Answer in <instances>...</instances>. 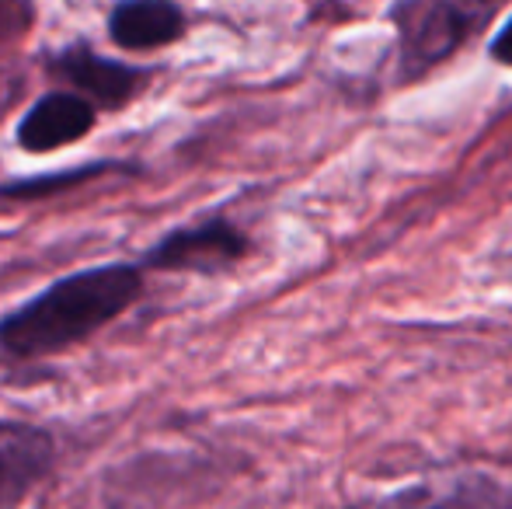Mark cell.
I'll list each match as a JSON object with an SVG mask.
<instances>
[{
    "mask_svg": "<svg viewBox=\"0 0 512 509\" xmlns=\"http://www.w3.org/2000/svg\"><path fill=\"white\" fill-rule=\"evenodd\" d=\"M143 297V269L133 262L91 265L49 283L0 321V349L18 360L56 356L81 346Z\"/></svg>",
    "mask_w": 512,
    "mask_h": 509,
    "instance_id": "6da1fadb",
    "label": "cell"
},
{
    "mask_svg": "<svg viewBox=\"0 0 512 509\" xmlns=\"http://www.w3.org/2000/svg\"><path fill=\"white\" fill-rule=\"evenodd\" d=\"M46 70L56 81L70 84V91L84 95L88 102H95L105 112L126 109L133 98H140L150 84V70L133 67V63L112 60L88 46L84 39L70 42V46L56 49L46 60Z\"/></svg>",
    "mask_w": 512,
    "mask_h": 509,
    "instance_id": "7a4b0ae2",
    "label": "cell"
},
{
    "mask_svg": "<svg viewBox=\"0 0 512 509\" xmlns=\"http://www.w3.org/2000/svg\"><path fill=\"white\" fill-rule=\"evenodd\" d=\"M248 238L230 220L213 217L203 224L178 227L164 241H157L143 258L147 269L161 272H223L248 255Z\"/></svg>",
    "mask_w": 512,
    "mask_h": 509,
    "instance_id": "3957f363",
    "label": "cell"
},
{
    "mask_svg": "<svg viewBox=\"0 0 512 509\" xmlns=\"http://www.w3.org/2000/svg\"><path fill=\"white\" fill-rule=\"evenodd\" d=\"M98 123V105L77 91H46L18 123V147L28 154H49L81 143Z\"/></svg>",
    "mask_w": 512,
    "mask_h": 509,
    "instance_id": "277c9868",
    "label": "cell"
},
{
    "mask_svg": "<svg viewBox=\"0 0 512 509\" xmlns=\"http://www.w3.org/2000/svg\"><path fill=\"white\" fill-rule=\"evenodd\" d=\"M53 468V436L25 422H0V509H14Z\"/></svg>",
    "mask_w": 512,
    "mask_h": 509,
    "instance_id": "5b68a950",
    "label": "cell"
},
{
    "mask_svg": "<svg viewBox=\"0 0 512 509\" xmlns=\"http://www.w3.org/2000/svg\"><path fill=\"white\" fill-rule=\"evenodd\" d=\"M401 35L411 67H432L450 56L467 32V18L453 0H415L401 7Z\"/></svg>",
    "mask_w": 512,
    "mask_h": 509,
    "instance_id": "8992f818",
    "label": "cell"
},
{
    "mask_svg": "<svg viewBox=\"0 0 512 509\" xmlns=\"http://www.w3.org/2000/svg\"><path fill=\"white\" fill-rule=\"evenodd\" d=\"M185 35V11L175 0H119L108 14V39L126 53L164 49Z\"/></svg>",
    "mask_w": 512,
    "mask_h": 509,
    "instance_id": "52a82bcc",
    "label": "cell"
},
{
    "mask_svg": "<svg viewBox=\"0 0 512 509\" xmlns=\"http://www.w3.org/2000/svg\"><path fill=\"white\" fill-rule=\"evenodd\" d=\"M391 509H502V499L481 478H443L408 489Z\"/></svg>",
    "mask_w": 512,
    "mask_h": 509,
    "instance_id": "ba28073f",
    "label": "cell"
},
{
    "mask_svg": "<svg viewBox=\"0 0 512 509\" xmlns=\"http://www.w3.org/2000/svg\"><path fill=\"white\" fill-rule=\"evenodd\" d=\"M112 171V164H84V168H67L53 171V175H35V178H18V182L0 185V203H39L46 196H60L67 189L91 182L95 175Z\"/></svg>",
    "mask_w": 512,
    "mask_h": 509,
    "instance_id": "9c48e42d",
    "label": "cell"
},
{
    "mask_svg": "<svg viewBox=\"0 0 512 509\" xmlns=\"http://www.w3.org/2000/svg\"><path fill=\"white\" fill-rule=\"evenodd\" d=\"M35 4L32 0H0V46L18 42L32 32Z\"/></svg>",
    "mask_w": 512,
    "mask_h": 509,
    "instance_id": "30bf717a",
    "label": "cell"
},
{
    "mask_svg": "<svg viewBox=\"0 0 512 509\" xmlns=\"http://www.w3.org/2000/svg\"><path fill=\"white\" fill-rule=\"evenodd\" d=\"M492 56L499 63H506V67H512V18H509V25L502 28L499 35H495V42H492Z\"/></svg>",
    "mask_w": 512,
    "mask_h": 509,
    "instance_id": "8fae6325",
    "label": "cell"
}]
</instances>
